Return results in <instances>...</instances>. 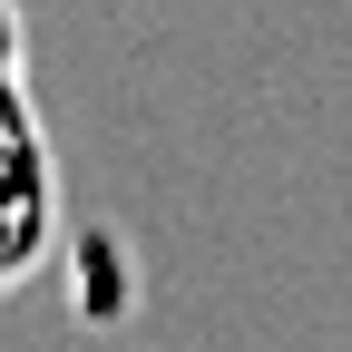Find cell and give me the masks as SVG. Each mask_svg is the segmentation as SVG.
Masks as SVG:
<instances>
[{
  "mask_svg": "<svg viewBox=\"0 0 352 352\" xmlns=\"http://www.w3.org/2000/svg\"><path fill=\"white\" fill-rule=\"evenodd\" d=\"M50 254V138L30 118V88L0 78V284H20Z\"/></svg>",
  "mask_w": 352,
  "mask_h": 352,
  "instance_id": "obj_1",
  "label": "cell"
},
{
  "mask_svg": "<svg viewBox=\"0 0 352 352\" xmlns=\"http://www.w3.org/2000/svg\"><path fill=\"white\" fill-rule=\"evenodd\" d=\"M0 78H20V0H0Z\"/></svg>",
  "mask_w": 352,
  "mask_h": 352,
  "instance_id": "obj_2",
  "label": "cell"
}]
</instances>
